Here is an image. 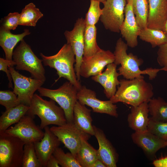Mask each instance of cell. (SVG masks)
<instances>
[{"label":"cell","mask_w":167,"mask_h":167,"mask_svg":"<svg viewBox=\"0 0 167 167\" xmlns=\"http://www.w3.org/2000/svg\"><path fill=\"white\" fill-rule=\"evenodd\" d=\"M85 26L84 19L79 18L73 29L70 31L66 30L64 33L67 43L71 45L75 54L76 61L75 69L79 81L80 80V69L84 52V34Z\"/></svg>","instance_id":"cell-12"},{"label":"cell","mask_w":167,"mask_h":167,"mask_svg":"<svg viewBox=\"0 0 167 167\" xmlns=\"http://www.w3.org/2000/svg\"><path fill=\"white\" fill-rule=\"evenodd\" d=\"M131 4L136 22L141 29L147 27L149 12L148 0H126Z\"/></svg>","instance_id":"cell-29"},{"label":"cell","mask_w":167,"mask_h":167,"mask_svg":"<svg viewBox=\"0 0 167 167\" xmlns=\"http://www.w3.org/2000/svg\"><path fill=\"white\" fill-rule=\"evenodd\" d=\"M78 90L68 81L57 89L41 87L37 91L40 96L49 97L56 102L64 110L67 122H73V110L78 101Z\"/></svg>","instance_id":"cell-6"},{"label":"cell","mask_w":167,"mask_h":167,"mask_svg":"<svg viewBox=\"0 0 167 167\" xmlns=\"http://www.w3.org/2000/svg\"><path fill=\"white\" fill-rule=\"evenodd\" d=\"M162 31L167 35V19L165 23Z\"/></svg>","instance_id":"cell-42"},{"label":"cell","mask_w":167,"mask_h":167,"mask_svg":"<svg viewBox=\"0 0 167 167\" xmlns=\"http://www.w3.org/2000/svg\"><path fill=\"white\" fill-rule=\"evenodd\" d=\"M78 101L81 103L91 107L94 112L105 113L117 118L118 116L117 105L109 100L103 101L96 97V92L82 86L78 90Z\"/></svg>","instance_id":"cell-14"},{"label":"cell","mask_w":167,"mask_h":167,"mask_svg":"<svg viewBox=\"0 0 167 167\" xmlns=\"http://www.w3.org/2000/svg\"><path fill=\"white\" fill-rule=\"evenodd\" d=\"M148 102H144L135 106H131L127 116L129 126L136 132L147 130L149 120Z\"/></svg>","instance_id":"cell-21"},{"label":"cell","mask_w":167,"mask_h":167,"mask_svg":"<svg viewBox=\"0 0 167 167\" xmlns=\"http://www.w3.org/2000/svg\"><path fill=\"white\" fill-rule=\"evenodd\" d=\"M147 27L162 30L167 19V0H148Z\"/></svg>","instance_id":"cell-20"},{"label":"cell","mask_w":167,"mask_h":167,"mask_svg":"<svg viewBox=\"0 0 167 167\" xmlns=\"http://www.w3.org/2000/svg\"><path fill=\"white\" fill-rule=\"evenodd\" d=\"M22 167H42L36 155L33 143L24 144Z\"/></svg>","instance_id":"cell-31"},{"label":"cell","mask_w":167,"mask_h":167,"mask_svg":"<svg viewBox=\"0 0 167 167\" xmlns=\"http://www.w3.org/2000/svg\"><path fill=\"white\" fill-rule=\"evenodd\" d=\"M51 131L75 157L83 138L89 139L91 135L79 129L73 122H66L51 127Z\"/></svg>","instance_id":"cell-10"},{"label":"cell","mask_w":167,"mask_h":167,"mask_svg":"<svg viewBox=\"0 0 167 167\" xmlns=\"http://www.w3.org/2000/svg\"><path fill=\"white\" fill-rule=\"evenodd\" d=\"M96 0V1H99V2H102V3H103V2H104L105 0Z\"/></svg>","instance_id":"cell-43"},{"label":"cell","mask_w":167,"mask_h":167,"mask_svg":"<svg viewBox=\"0 0 167 167\" xmlns=\"http://www.w3.org/2000/svg\"><path fill=\"white\" fill-rule=\"evenodd\" d=\"M40 54L44 66L56 70L58 78L55 80V83L60 78H63L78 90L81 88L82 86L77 79L74 67L76 61L75 54L69 44H65L54 55L46 56L41 53Z\"/></svg>","instance_id":"cell-3"},{"label":"cell","mask_w":167,"mask_h":167,"mask_svg":"<svg viewBox=\"0 0 167 167\" xmlns=\"http://www.w3.org/2000/svg\"><path fill=\"white\" fill-rule=\"evenodd\" d=\"M44 135L39 141L34 143L36 155L42 167H46L47 162L61 142L48 126L44 129Z\"/></svg>","instance_id":"cell-16"},{"label":"cell","mask_w":167,"mask_h":167,"mask_svg":"<svg viewBox=\"0 0 167 167\" xmlns=\"http://www.w3.org/2000/svg\"><path fill=\"white\" fill-rule=\"evenodd\" d=\"M29 106L23 104L6 110L0 117V132L5 131L11 125L17 123L26 114Z\"/></svg>","instance_id":"cell-24"},{"label":"cell","mask_w":167,"mask_h":167,"mask_svg":"<svg viewBox=\"0 0 167 167\" xmlns=\"http://www.w3.org/2000/svg\"><path fill=\"white\" fill-rule=\"evenodd\" d=\"M114 60L113 53L109 50L101 49L91 57H83L80 67V75L88 78L100 74L105 67L113 63Z\"/></svg>","instance_id":"cell-13"},{"label":"cell","mask_w":167,"mask_h":167,"mask_svg":"<svg viewBox=\"0 0 167 167\" xmlns=\"http://www.w3.org/2000/svg\"><path fill=\"white\" fill-rule=\"evenodd\" d=\"M92 167H106L104 163L98 159L95 162Z\"/></svg>","instance_id":"cell-41"},{"label":"cell","mask_w":167,"mask_h":167,"mask_svg":"<svg viewBox=\"0 0 167 167\" xmlns=\"http://www.w3.org/2000/svg\"><path fill=\"white\" fill-rule=\"evenodd\" d=\"M139 36L142 40L149 43L152 48L159 47L167 42V35L161 30L146 27L141 29Z\"/></svg>","instance_id":"cell-27"},{"label":"cell","mask_w":167,"mask_h":167,"mask_svg":"<svg viewBox=\"0 0 167 167\" xmlns=\"http://www.w3.org/2000/svg\"><path fill=\"white\" fill-rule=\"evenodd\" d=\"M100 20L105 28L110 31L119 33L124 19L126 0H105Z\"/></svg>","instance_id":"cell-9"},{"label":"cell","mask_w":167,"mask_h":167,"mask_svg":"<svg viewBox=\"0 0 167 167\" xmlns=\"http://www.w3.org/2000/svg\"><path fill=\"white\" fill-rule=\"evenodd\" d=\"M21 104L17 96L13 91H0V104L4 106L6 110Z\"/></svg>","instance_id":"cell-35"},{"label":"cell","mask_w":167,"mask_h":167,"mask_svg":"<svg viewBox=\"0 0 167 167\" xmlns=\"http://www.w3.org/2000/svg\"><path fill=\"white\" fill-rule=\"evenodd\" d=\"M30 34L29 30L25 29L22 33L14 34L10 31L0 29V46L5 54L6 59L12 60L13 49L17 44Z\"/></svg>","instance_id":"cell-23"},{"label":"cell","mask_w":167,"mask_h":167,"mask_svg":"<svg viewBox=\"0 0 167 167\" xmlns=\"http://www.w3.org/2000/svg\"><path fill=\"white\" fill-rule=\"evenodd\" d=\"M25 144L16 137L0 132V167H22Z\"/></svg>","instance_id":"cell-7"},{"label":"cell","mask_w":167,"mask_h":167,"mask_svg":"<svg viewBox=\"0 0 167 167\" xmlns=\"http://www.w3.org/2000/svg\"><path fill=\"white\" fill-rule=\"evenodd\" d=\"M133 142L143 150L149 158L153 159L157 152L166 147L165 141L148 130L136 132L131 135Z\"/></svg>","instance_id":"cell-15"},{"label":"cell","mask_w":167,"mask_h":167,"mask_svg":"<svg viewBox=\"0 0 167 167\" xmlns=\"http://www.w3.org/2000/svg\"><path fill=\"white\" fill-rule=\"evenodd\" d=\"M60 166L58 160L53 154L49 159L46 167H59Z\"/></svg>","instance_id":"cell-40"},{"label":"cell","mask_w":167,"mask_h":167,"mask_svg":"<svg viewBox=\"0 0 167 167\" xmlns=\"http://www.w3.org/2000/svg\"><path fill=\"white\" fill-rule=\"evenodd\" d=\"M157 60L159 64L162 67L163 71L167 73V42L159 47Z\"/></svg>","instance_id":"cell-37"},{"label":"cell","mask_w":167,"mask_h":167,"mask_svg":"<svg viewBox=\"0 0 167 167\" xmlns=\"http://www.w3.org/2000/svg\"><path fill=\"white\" fill-rule=\"evenodd\" d=\"M91 111V110L78 101L73 110V123L80 130L93 136L94 131Z\"/></svg>","instance_id":"cell-22"},{"label":"cell","mask_w":167,"mask_h":167,"mask_svg":"<svg viewBox=\"0 0 167 167\" xmlns=\"http://www.w3.org/2000/svg\"><path fill=\"white\" fill-rule=\"evenodd\" d=\"M152 164L155 167H167V156L154 160Z\"/></svg>","instance_id":"cell-39"},{"label":"cell","mask_w":167,"mask_h":167,"mask_svg":"<svg viewBox=\"0 0 167 167\" xmlns=\"http://www.w3.org/2000/svg\"><path fill=\"white\" fill-rule=\"evenodd\" d=\"M144 79H120L115 94L109 100L113 104L121 102L131 106L148 102L154 95L153 87Z\"/></svg>","instance_id":"cell-2"},{"label":"cell","mask_w":167,"mask_h":167,"mask_svg":"<svg viewBox=\"0 0 167 167\" xmlns=\"http://www.w3.org/2000/svg\"><path fill=\"white\" fill-rule=\"evenodd\" d=\"M34 118L26 113L14 126H10L4 132L19 138L25 144L40 141L44 132L35 124Z\"/></svg>","instance_id":"cell-11"},{"label":"cell","mask_w":167,"mask_h":167,"mask_svg":"<svg viewBox=\"0 0 167 167\" xmlns=\"http://www.w3.org/2000/svg\"><path fill=\"white\" fill-rule=\"evenodd\" d=\"M97 29L95 25L86 26L84 34V49L83 58L93 56L101 49L96 40Z\"/></svg>","instance_id":"cell-26"},{"label":"cell","mask_w":167,"mask_h":167,"mask_svg":"<svg viewBox=\"0 0 167 167\" xmlns=\"http://www.w3.org/2000/svg\"><path fill=\"white\" fill-rule=\"evenodd\" d=\"M88 139L83 138L75 157L81 167H92L98 159L97 150L88 142Z\"/></svg>","instance_id":"cell-25"},{"label":"cell","mask_w":167,"mask_h":167,"mask_svg":"<svg viewBox=\"0 0 167 167\" xmlns=\"http://www.w3.org/2000/svg\"><path fill=\"white\" fill-rule=\"evenodd\" d=\"M148 104L151 118L157 121L167 122V102L159 97L152 98Z\"/></svg>","instance_id":"cell-30"},{"label":"cell","mask_w":167,"mask_h":167,"mask_svg":"<svg viewBox=\"0 0 167 167\" xmlns=\"http://www.w3.org/2000/svg\"><path fill=\"white\" fill-rule=\"evenodd\" d=\"M117 65L114 63L107 65L105 71L98 75L92 76V79L99 83L104 88V92L109 99L113 96L116 92V86H119L120 81L118 80L120 76L117 71Z\"/></svg>","instance_id":"cell-19"},{"label":"cell","mask_w":167,"mask_h":167,"mask_svg":"<svg viewBox=\"0 0 167 167\" xmlns=\"http://www.w3.org/2000/svg\"><path fill=\"white\" fill-rule=\"evenodd\" d=\"M19 16L18 12L9 13L1 20L0 28L10 31L15 30L19 25Z\"/></svg>","instance_id":"cell-36"},{"label":"cell","mask_w":167,"mask_h":167,"mask_svg":"<svg viewBox=\"0 0 167 167\" xmlns=\"http://www.w3.org/2000/svg\"><path fill=\"white\" fill-rule=\"evenodd\" d=\"M53 155L62 167H81L75 157L71 152L65 153L63 149L58 147L54 151Z\"/></svg>","instance_id":"cell-32"},{"label":"cell","mask_w":167,"mask_h":167,"mask_svg":"<svg viewBox=\"0 0 167 167\" xmlns=\"http://www.w3.org/2000/svg\"><path fill=\"white\" fill-rule=\"evenodd\" d=\"M27 114L34 118L37 115L41 120L40 126L44 129L50 125L58 126L67 122L64 110L56 104V102L50 99L47 101L40 95L34 94Z\"/></svg>","instance_id":"cell-4"},{"label":"cell","mask_w":167,"mask_h":167,"mask_svg":"<svg viewBox=\"0 0 167 167\" xmlns=\"http://www.w3.org/2000/svg\"><path fill=\"white\" fill-rule=\"evenodd\" d=\"M165 145L166 147H167V141L165 142Z\"/></svg>","instance_id":"cell-44"},{"label":"cell","mask_w":167,"mask_h":167,"mask_svg":"<svg viewBox=\"0 0 167 167\" xmlns=\"http://www.w3.org/2000/svg\"><path fill=\"white\" fill-rule=\"evenodd\" d=\"M95 137L99 144L97 150L98 159L106 167H116L118 155L111 143L107 138L103 131L93 125Z\"/></svg>","instance_id":"cell-17"},{"label":"cell","mask_w":167,"mask_h":167,"mask_svg":"<svg viewBox=\"0 0 167 167\" xmlns=\"http://www.w3.org/2000/svg\"><path fill=\"white\" fill-rule=\"evenodd\" d=\"M128 47L127 44L121 38L117 41L113 53L115 58L113 63L117 65H121L117 70L119 71L120 75H122L125 79H132L144 78L141 75H148L149 79L152 80L155 78L158 72L163 71L162 68L151 67L141 70L139 66L143 64V60L132 53L128 54Z\"/></svg>","instance_id":"cell-1"},{"label":"cell","mask_w":167,"mask_h":167,"mask_svg":"<svg viewBox=\"0 0 167 167\" xmlns=\"http://www.w3.org/2000/svg\"><path fill=\"white\" fill-rule=\"evenodd\" d=\"M12 58L15 63V68L29 72L31 77L45 82V71L42 59L34 54L30 46L23 39L13 51Z\"/></svg>","instance_id":"cell-5"},{"label":"cell","mask_w":167,"mask_h":167,"mask_svg":"<svg viewBox=\"0 0 167 167\" xmlns=\"http://www.w3.org/2000/svg\"><path fill=\"white\" fill-rule=\"evenodd\" d=\"M124 14L125 18L120 32L128 46L135 48L138 45L137 37L141 29L136 22L130 2H127L124 9Z\"/></svg>","instance_id":"cell-18"},{"label":"cell","mask_w":167,"mask_h":167,"mask_svg":"<svg viewBox=\"0 0 167 167\" xmlns=\"http://www.w3.org/2000/svg\"><path fill=\"white\" fill-rule=\"evenodd\" d=\"M43 16L39 9L32 3L26 5L20 14L19 25L35 27Z\"/></svg>","instance_id":"cell-28"},{"label":"cell","mask_w":167,"mask_h":167,"mask_svg":"<svg viewBox=\"0 0 167 167\" xmlns=\"http://www.w3.org/2000/svg\"><path fill=\"white\" fill-rule=\"evenodd\" d=\"M14 84L13 91L21 104L29 106L35 92L43 85L44 82L23 75L13 66L8 67Z\"/></svg>","instance_id":"cell-8"},{"label":"cell","mask_w":167,"mask_h":167,"mask_svg":"<svg viewBox=\"0 0 167 167\" xmlns=\"http://www.w3.org/2000/svg\"><path fill=\"white\" fill-rule=\"evenodd\" d=\"M147 130L165 141H167V122L157 121L150 117Z\"/></svg>","instance_id":"cell-34"},{"label":"cell","mask_w":167,"mask_h":167,"mask_svg":"<svg viewBox=\"0 0 167 167\" xmlns=\"http://www.w3.org/2000/svg\"><path fill=\"white\" fill-rule=\"evenodd\" d=\"M100 2L91 0L90 5L84 19L86 26H94L98 22L102 13Z\"/></svg>","instance_id":"cell-33"},{"label":"cell","mask_w":167,"mask_h":167,"mask_svg":"<svg viewBox=\"0 0 167 167\" xmlns=\"http://www.w3.org/2000/svg\"><path fill=\"white\" fill-rule=\"evenodd\" d=\"M15 65V62L12 60H8L2 58H0V70L6 73L9 80V88H13L12 81V79L8 67L13 66Z\"/></svg>","instance_id":"cell-38"}]
</instances>
